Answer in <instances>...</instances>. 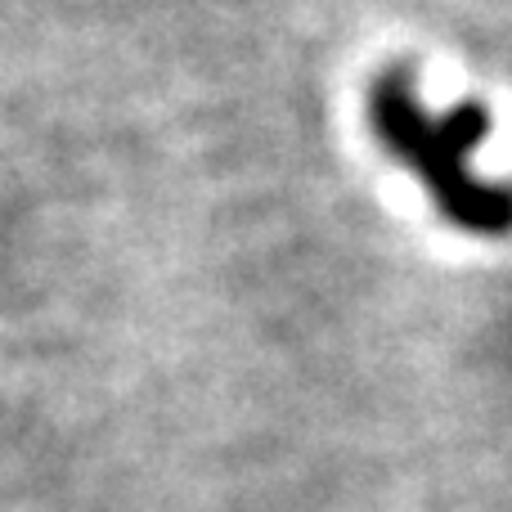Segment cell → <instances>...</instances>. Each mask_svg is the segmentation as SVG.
Instances as JSON below:
<instances>
[{"instance_id": "6da1fadb", "label": "cell", "mask_w": 512, "mask_h": 512, "mask_svg": "<svg viewBox=\"0 0 512 512\" xmlns=\"http://www.w3.org/2000/svg\"><path fill=\"white\" fill-rule=\"evenodd\" d=\"M373 135L396 153L432 194V203L463 230L504 234L512 225V189L481 171L477 153L486 144V117L472 104L441 108L405 77L387 72L369 99Z\"/></svg>"}]
</instances>
